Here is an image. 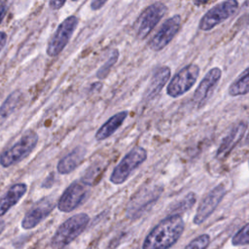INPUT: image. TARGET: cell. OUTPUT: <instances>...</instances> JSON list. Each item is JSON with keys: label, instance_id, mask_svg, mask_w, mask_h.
<instances>
[{"label": "cell", "instance_id": "cell-1", "mask_svg": "<svg viewBox=\"0 0 249 249\" xmlns=\"http://www.w3.org/2000/svg\"><path fill=\"white\" fill-rule=\"evenodd\" d=\"M184 229L185 223L180 215H169L148 233L142 249H169L179 240Z\"/></svg>", "mask_w": 249, "mask_h": 249}, {"label": "cell", "instance_id": "cell-2", "mask_svg": "<svg viewBox=\"0 0 249 249\" xmlns=\"http://www.w3.org/2000/svg\"><path fill=\"white\" fill-rule=\"evenodd\" d=\"M89 223V216L86 213H79L71 216L63 222L53 234L51 245L54 249H61L78 237Z\"/></svg>", "mask_w": 249, "mask_h": 249}, {"label": "cell", "instance_id": "cell-3", "mask_svg": "<svg viewBox=\"0 0 249 249\" xmlns=\"http://www.w3.org/2000/svg\"><path fill=\"white\" fill-rule=\"evenodd\" d=\"M162 192L163 187L160 185L140 188L127 203L126 217L130 220H135L141 217L156 203Z\"/></svg>", "mask_w": 249, "mask_h": 249}, {"label": "cell", "instance_id": "cell-4", "mask_svg": "<svg viewBox=\"0 0 249 249\" xmlns=\"http://www.w3.org/2000/svg\"><path fill=\"white\" fill-rule=\"evenodd\" d=\"M39 137L35 131H26L14 145L0 155V164L3 167L14 165L25 159L37 146Z\"/></svg>", "mask_w": 249, "mask_h": 249}, {"label": "cell", "instance_id": "cell-5", "mask_svg": "<svg viewBox=\"0 0 249 249\" xmlns=\"http://www.w3.org/2000/svg\"><path fill=\"white\" fill-rule=\"evenodd\" d=\"M166 13L167 7L161 2H156L146 7L133 23L135 36L140 40L145 39Z\"/></svg>", "mask_w": 249, "mask_h": 249}, {"label": "cell", "instance_id": "cell-6", "mask_svg": "<svg viewBox=\"0 0 249 249\" xmlns=\"http://www.w3.org/2000/svg\"><path fill=\"white\" fill-rule=\"evenodd\" d=\"M147 159V151L143 147H135L130 150L121 161L114 167L111 175L110 182L115 185L124 183L131 173L139 167Z\"/></svg>", "mask_w": 249, "mask_h": 249}, {"label": "cell", "instance_id": "cell-7", "mask_svg": "<svg viewBox=\"0 0 249 249\" xmlns=\"http://www.w3.org/2000/svg\"><path fill=\"white\" fill-rule=\"evenodd\" d=\"M199 66L196 63H190L177 72L166 88V93L173 97H179L189 91L196 84L199 75Z\"/></svg>", "mask_w": 249, "mask_h": 249}, {"label": "cell", "instance_id": "cell-8", "mask_svg": "<svg viewBox=\"0 0 249 249\" xmlns=\"http://www.w3.org/2000/svg\"><path fill=\"white\" fill-rule=\"evenodd\" d=\"M238 3L234 0L223 1L209 9L200 18L198 28L202 31H208L231 18L237 10Z\"/></svg>", "mask_w": 249, "mask_h": 249}, {"label": "cell", "instance_id": "cell-9", "mask_svg": "<svg viewBox=\"0 0 249 249\" xmlns=\"http://www.w3.org/2000/svg\"><path fill=\"white\" fill-rule=\"evenodd\" d=\"M78 21L79 20L76 16H69L59 23L53 37L49 41L46 50L49 56H56L62 52L72 37L78 25Z\"/></svg>", "mask_w": 249, "mask_h": 249}, {"label": "cell", "instance_id": "cell-10", "mask_svg": "<svg viewBox=\"0 0 249 249\" xmlns=\"http://www.w3.org/2000/svg\"><path fill=\"white\" fill-rule=\"evenodd\" d=\"M88 194V185L83 181L72 182L62 193L58 201L57 208L61 212H71L82 204Z\"/></svg>", "mask_w": 249, "mask_h": 249}, {"label": "cell", "instance_id": "cell-11", "mask_svg": "<svg viewBox=\"0 0 249 249\" xmlns=\"http://www.w3.org/2000/svg\"><path fill=\"white\" fill-rule=\"evenodd\" d=\"M181 26V17L174 15L163 21L160 29L149 41V48L154 52H160L164 49L178 33Z\"/></svg>", "mask_w": 249, "mask_h": 249}, {"label": "cell", "instance_id": "cell-12", "mask_svg": "<svg viewBox=\"0 0 249 249\" xmlns=\"http://www.w3.org/2000/svg\"><path fill=\"white\" fill-rule=\"evenodd\" d=\"M226 195V188L223 184L214 187L199 203L196 215L194 217V224L200 225L207 220V218L214 212Z\"/></svg>", "mask_w": 249, "mask_h": 249}, {"label": "cell", "instance_id": "cell-13", "mask_svg": "<svg viewBox=\"0 0 249 249\" xmlns=\"http://www.w3.org/2000/svg\"><path fill=\"white\" fill-rule=\"evenodd\" d=\"M54 208L52 198L45 197L37 201L24 215L21 221V227L24 230H31L45 220Z\"/></svg>", "mask_w": 249, "mask_h": 249}, {"label": "cell", "instance_id": "cell-14", "mask_svg": "<svg viewBox=\"0 0 249 249\" xmlns=\"http://www.w3.org/2000/svg\"><path fill=\"white\" fill-rule=\"evenodd\" d=\"M222 77V70L219 67L211 68L202 78L194 93V101L198 106H202L212 94Z\"/></svg>", "mask_w": 249, "mask_h": 249}, {"label": "cell", "instance_id": "cell-15", "mask_svg": "<svg viewBox=\"0 0 249 249\" xmlns=\"http://www.w3.org/2000/svg\"><path fill=\"white\" fill-rule=\"evenodd\" d=\"M247 129L246 122H239L236 125H234L231 130L224 137L221 144L219 145L216 152V159L223 160L229 156V154L232 151V149L238 144V142L242 139Z\"/></svg>", "mask_w": 249, "mask_h": 249}, {"label": "cell", "instance_id": "cell-16", "mask_svg": "<svg viewBox=\"0 0 249 249\" xmlns=\"http://www.w3.org/2000/svg\"><path fill=\"white\" fill-rule=\"evenodd\" d=\"M170 77V68L168 66H160L154 72L150 83L144 91L143 99L149 101L155 98L160 91L162 89L163 86L167 83Z\"/></svg>", "mask_w": 249, "mask_h": 249}, {"label": "cell", "instance_id": "cell-17", "mask_svg": "<svg viewBox=\"0 0 249 249\" xmlns=\"http://www.w3.org/2000/svg\"><path fill=\"white\" fill-rule=\"evenodd\" d=\"M27 186L24 183L12 185L4 196L0 197V217L6 214L25 195Z\"/></svg>", "mask_w": 249, "mask_h": 249}, {"label": "cell", "instance_id": "cell-18", "mask_svg": "<svg viewBox=\"0 0 249 249\" xmlns=\"http://www.w3.org/2000/svg\"><path fill=\"white\" fill-rule=\"evenodd\" d=\"M87 150L83 147H76L65 157L60 159L56 165L59 174H68L74 171L84 160Z\"/></svg>", "mask_w": 249, "mask_h": 249}, {"label": "cell", "instance_id": "cell-19", "mask_svg": "<svg viewBox=\"0 0 249 249\" xmlns=\"http://www.w3.org/2000/svg\"><path fill=\"white\" fill-rule=\"evenodd\" d=\"M127 115H128L127 111H121L113 115L98 128V130L95 133V139L97 141H101L111 136L123 124Z\"/></svg>", "mask_w": 249, "mask_h": 249}, {"label": "cell", "instance_id": "cell-20", "mask_svg": "<svg viewBox=\"0 0 249 249\" xmlns=\"http://www.w3.org/2000/svg\"><path fill=\"white\" fill-rule=\"evenodd\" d=\"M22 97L23 95L20 90H14L7 96L0 106V125H2L17 110L22 101Z\"/></svg>", "mask_w": 249, "mask_h": 249}, {"label": "cell", "instance_id": "cell-21", "mask_svg": "<svg viewBox=\"0 0 249 249\" xmlns=\"http://www.w3.org/2000/svg\"><path fill=\"white\" fill-rule=\"evenodd\" d=\"M249 77H248V68H246L238 78L229 87L228 92L231 96H238L245 95L248 93L249 85H248Z\"/></svg>", "mask_w": 249, "mask_h": 249}, {"label": "cell", "instance_id": "cell-22", "mask_svg": "<svg viewBox=\"0 0 249 249\" xmlns=\"http://www.w3.org/2000/svg\"><path fill=\"white\" fill-rule=\"evenodd\" d=\"M196 194L193 192L188 193L182 199H180L179 201H177L176 203H174L172 205V207H171L172 215L173 214L180 215L181 213L186 212L187 210H189L193 207V205L196 203Z\"/></svg>", "mask_w": 249, "mask_h": 249}, {"label": "cell", "instance_id": "cell-23", "mask_svg": "<svg viewBox=\"0 0 249 249\" xmlns=\"http://www.w3.org/2000/svg\"><path fill=\"white\" fill-rule=\"evenodd\" d=\"M118 58H119V51L117 49L112 50V52H111L109 57L107 58V60L105 61V63L97 70L96 77L98 79H105L108 76V74H109L110 70L112 69V67L117 62Z\"/></svg>", "mask_w": 249, "mask_h": 249}, {"label": "cell", "instance_id": "cell-24", "mask_svg": "<svg viewBox=\"0 0 249 249\" xmlns=\"http://www.w3.org/2000/svg\"><path fill=\"white\" fill-rule=\"evenodd\" d=\"M248 224H245L231 238V244L233 246H241V245H247L249 243V237H248Z\"/></svg>", "mask_w": 249, "mask_h": 249}, {"label": "cell", "instance_id": "cell-25", "mask_svg": "<svg viewBox=\"0 0 249 249\" xmlns=\"http://www.w3.org/2000/svg\"><path fill=\"white\" fill-rule=\"evenodd\" d=\"M210 243V236L203 233L193 239L184 249H206Z\"/></svg>", "mask_w": 249, "mask_h": 249}, {"label": "cell", "instance_id": "cell-26", "mask_svg": "<svg viewBox=\"0 0 249 249\" xmlns=\"http://www.w3.org/2000/svg\"><path fill=\"white\" fill-rule=\"evenodd\" d=\"M107 3L106 0H93L90 2V8L93 11L99 10L100 8H102L105 4Z\"/></svg>", "mask_w": 249, "mask_h": 249}, {"label": "cell", "instance_id": "cell-27", "mask_svg": "<svg viewBox=\"0 0 249 249\" xmlns=\"http://www.w3.org/2000/svg\"><path fill=\"white\" fill-rule=\"evenodd\" d=\"M65 4V1H57V0H53V1H50L49 2V6L51 9L53 10H58L60 9L63 5Z\"/></svg>", "mask_w": 249, "mask_h": 249}, {"label": "cell", "instance_id": "cell-28", "mask_svg": "<svg viewBox=\"0 0 249 249\" xmlns=\"http://www.w3.org/2000/svg\"><path fill=\"white\" fill-rule=\"evenodd\" d=\"M7 9H8V6H7V2L5 1H0V23L1 21L3 20L6 13H7Z\"/></svg>", "mask_w": 249, "mask_h": 249}, {"label": "cell", "instance_id": "cell-29", "mask_svg": "<svg viewBox=\"0 0 249 249\" xmlns=\"http://www.w3.org/2000/svg\"><path fill=\"white\" fill-rule=\"evenodd\" d=\"M53 184V175L50 174L49 177H47L46 180L43 182L42 187L43 188H50V187H52Z\"/></svg>", "mask_w": 249, "mask_h": 249}, {"label": "cell", "instance_id": "cell-30", "mask_svg": "<svg viewBox=\"0 0 249 249\" xmlns=\"http://www.w3.org/2000/svg\"><path fill=\"white\" fill-rule=\"evenodd\" d=\"M7 43V34L4 31H0V52L4 49Z\"/></svg>", "mask_w": 249, "mask_h": 249}, {"label": "cell", "instance_id": "cell-31", "mask_svg": "<svg viewBox=\"0 0 249 249\" xmlns=\"http://www.w3.org/2000/svg\"><path fill=\"white\" fill-rule=\"evenodd\" d=\"M4 227H5V224H4V222H3V221H0V232L3 231Z\"/></svg>", "mask_w": 249, "mask_h": 249}]
</instances>
